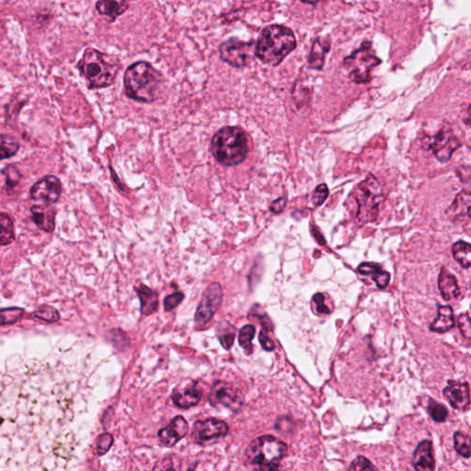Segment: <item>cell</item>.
Masks as SVG:
<instances>
[{
  "mask_svg": "<svg viewBox=\"0 0 471 471\" xmlns=\"http://www.w3.org/2000/svg\"><path fill=\"white\" fill-rule=\"evenodd\" d=\"M412 465L416 470H435V461L433 458V446L430 441H423L418 445L412 456Z\"/></svg>",
  "mask_w": 471,
  "mask_h": 471,
  "instance_id": "cell-18",
  "label": "cell"
},
{
  "mask_svg": "<svg viewBox=\"0 0 471 471\" xmlns=\"http://www.w3.org/2000/svg\"><path fill=\"white\" fill-rule=\"evenodd\" d=\"M381 64V60L373 50L371 43L364 42L357 50L344 59L343 65L349 77L355 83H367L371 79L372 71Z\"/></svg>",
  "mask_w": 471,
  "mask_h": 471,
  "instance_id": "cell-7",
  "label": "cell"
},
{
  "mask_svg": "<svg viewBox=\"0 0 471 471\" xmlns=\"http://www.w3.org/2000/svg\"><path fill=\"white\" fill-rule=\"evenodd\" d=\"M189 425L183 416H177L168 426L160 430L157 435L165 447H171L187 435Z\"/></svg>",
  "mask_w": 471,
  "mask_h": 471,
  "instance_id": "cell-15",
  "label": "cell"
},
{
  "mask_svg": "<svg viewBox=\"0 0 471 471\" xmlns=\"http://www.w3.org/2000/svg\"><path fill=\"white\" fill-rule=\"evenodd\" d=\"M359 274L369 277L376 284L378 288L384 289L389 286L390 275L384 271L380 266L375 263H364L358 266Z\"/></svg>",
  "mask_w": 471,
  "mask_h": 471,
  "instance_id": "cell-23",
  "label": "cell"
},
{
  "mask_svg": "<svg viewBox=\"0 0 471 471\" xmlns=\"http://www.w3.org/2000/svg\"><path fill=\"white\" fill-rule=\"evenodd\" d=\"M114 444L113 435L110 433H103L97 439L96 454L98 456L105 455L110 450Z\"/></svg>",
  "mask_w": 471,
  "mask_h": 471,
  "instance_id": "cell-35",
  "label": "cell"
},
{
  "mask_svg": "<svg viewBox=\"0 0 471 471\" xmlns=\"http://www.w3.org/2000/svg\"><path fill=\"white\" fill-rule=\"evenodd\" d=\"M295 47L297 39L291 29L283 25H270L261 31L255 45V56L263 64L277 67Z\"/></svg>",
  "mask_w": 471,
  "mask_h": 471,
  "instance_id": "cell-1",
  "label": "cell"
},
{
  "mask_svg": "<svg viewBox=\"0 0 471 471\" xmlns=\"http://www.w3.org/2000/svg\"><path fill=\"white\" fill-rule=\"evenodd\" d=\"M470 205L471 198L470 192L469 191L461 192L458 194L454 201L453 205L448 209L449 210L450 217L455 218L456 221H469L471 217L470 215Z\"/></svg>",
  "mask_w": 471,
  "mask_h": 471,
  "instance_id": "cell-22",
  "label": "cell"
},
{
  "mask_svg": "<svg viewBox=\"0 0 471 471\" xmlns=\"http://www.w3.org/2000/svg\"><path fill=\"white\" fill-rule=\"evenodd\" d=\"M349 470H375L376 468L373 466L371 462L363 456H358L355 461L352 462Z\"/></svg>",
  "mask_w": 471,
  "mask_h": 471,
  "instance_id": "cell-40",
  "label": "cell"
},
{
  "mask_svg": "<svg viewBox=\"0 0 471 471\" xmlns=\"http://www.w3.org/2000/svg\"><path fill=\"white\" fill-rule=\"evenodd\" d=\"M162 82L160 72L145 61L134 63L123 77L126 95L132 100L146 103L157 99Z\"/></svg>",
  "mask_w": 471,
  "mask_h": 471,
  "instance_id": "cell-3",
  "label": "cell"
},
{
  "mask_svg": "<svg viewBox=\"0 0 471 471\" xmlns=\"http://www.w3.org/2000/svg\"><path fill=\"white\" fill-rule=\"evenodd\" d=\"M453 257L463 268L469 269L471 263V247L465 241H458L454 244Z\"/></svg>",
  "mask_w": 471,
  "mask_h": 471,
  "instance_id": "cell-28",
  "label": "cell"
},
{
  "mask_svg": "<svg viewBox=\"0 0 471 471\" xmlns=\"http://www.w3.org/2000/svg\"><path fill=\"white\" fill-rule=\"evenodd\" d=\"M287 453V446L272 435L260 436L246 450L247 464L260 470H275Z\"/></svg>",
  "mask_w": 471,
  "mask_h": 471,
  "instance_id": "cell-5",
  "label": "cell"
},
{
  "mask_svg": "<svg viewBox=\"0 0 471 471\" xmlns=\"http://www.w3.org/2000/svg\"><path fill=\"white\" fill-rule=\"evenodd\" d=\"M25 312L22 307H7L0 309V326L11 325L22 318Z\"/></svg>",
  "mask_w": 471,
  "mask_h": 471,
  "instance_id": "cell-30",
  "label": "cell"
},
{
  "mask_svg": "<svg viewBox=\"0 0 471 471\" xmlns=\"http://www.w3.org/2000/svg\"><path fill=\"white\" fill-rule=\"evenodd\" d=\"M428 412L436 423H444L448 417L447 408L433 400H430Z\"/></svg>",
  "mask_w": 471,
  "mask_h": 471,
  "instance_id": "cell-34",
  "label": "cell"
},
{
  "mask_svg": "<svg viewBox=\"0 0 471 471\" xmlns=\"http://www.w3.org/2000/svg\"><path fill=\"white\" fill-rule=\"evenodd\" d=\"M19 140L8 134H0V160L10 159L18 153Z\"/></svg>",
  "mask_w": 471,
  "mask_h": 471,
  "instance_id": "cell-27",
  "label": "cell"
},
{
  "mask_svg": "<svg viewBox=\"0 0 471 471\" xmlns=\"http://www.w3.org/2000/svg\"><path fill=\"white\" fill-rule=\"evenodd\" d=\"M31 318L45 321L47 323H57L60 320L59 312L54 307L47 305L39 307L36 311L31 313Z\"/></svg>",
  "mask_w": 471,
  "mask_h": 471,
  "instance_id": "cell-29",
  "label": "cell"
},
{
  "mask_svg": "<svg viewBox=\"0 0 471 471\" xmlns=\"http://www.w3.org/2000/svg\"><path fill=\"white\" fill-rule=\"evenodd\" d=\"M209 402L213 407H223L237 410L243 403V396L241 395L240 390L235 389L234 385L218 380L213 384L209 394Z\"/></svg>",
  "mask_w": 471,
  "mask_h": 471,
  "instance_id": "cell-11",
  "label": "cell"
},
{
  "mask_svg": "<svg viewBox=\"0 0 471 471\" xmlns=\"http://www.w3.org/2000/svg\"><path fill=\"white\" fill-rule=\"evenodd\" d=\"M221 59L235 68H242L251 64L255 56L254 42H243L231 38L224 42L219 47Z\"/></svg>",
  "mask_w": 471,
  "mask_h": 471,
  "instance_id": "cell-8",
  "label": "cell"
},
{
  "mask_svg": "<svg viewBox=\"0 0 471 471\" xmlns=\"http://www.w3.org/2000/svg\"><path fill=\"white\" fill-rule=\"evenodd\" d=\"M455 326V318L452 307L442 306L439 307L438 318L430 325V330L435 332H447Z\"/></svg>",
  "mask_w": 471,
  "mask_h": 471,
  "instance_id": "cell-24",
  "label": "cell"
},
{
  "mask_svg": "<svg viewBox=\"0 0 471 471\" xmlns=\"http://www.w3.org/2000/svg\"><path fill=\"white\" fill-rule=\"evenodd\" d=\"M330 48L329 39L323 37L316 39L309 56V68L311 70H321L324 65L325 56L329 53Z\"/></svg>",
  "mask_w": 471,
  "mask_h": 471,
  "instance_id": "cell-20",
  "label": "cell"
},
{
  "mask_svg": "<svg viewBox=\"0 0 471 471\" xmlns=\"http://www.w3.org/2000/svg\"><path fill=\"white\" fill-rule=\"evenodd\" d=\"M454 447L456 452L463 458H469L471 454V440L469 435L461 432H456L454 435Z\"/></svg>",
  "mask_w": 471,
  "mask_h": 471,
  "instance_id": "cell-31",
  "label": "cell"
},
{
  "mask_svg": "<svg viewBox=\"0 0 471 471\" xmlns=\"http://www.w3.org/2000/svg\"><path fill=\"white\" fill-rule=\"evenodd\" d=\"M183 298H185V295L180 292L168 295L164 300V309L166 311H171L175 307L179 306Z\"/></svg>",
  "mask_w": 471,
  "mask_h": 471,
  "instance_id": "cell-39",
  "label": "cell"
},
{
  "mask_svg": "<svg viewBox=\"0 0 471 471\" xmlns=\"http://www.w3.org/2000/svg\"><path fill=\"white\" fill-rule=\"evenodd\" d=\"M139 294L140 302H141L142 314L148 316L157 311L159 307V295L157 292L148 288L146 286H142L136 288Z\"/></svg>",
  "mask_w": 471,
  "mask_h": 471,
  "instance_id": "cell-25",
  "label": "cell"
},
{
  "mask_svg": "<svg viewBox=\"0 0 471 471\" xmlns=\"http://www.w3.org/2000/svg\"><path fill=\"white\" fill-rule=\"evenodd\" d=\"M201 398H202V392L195 382H192L187 386L175 390L172 394L173 403L182 409H188V408L195 406L201 401Z\"/></svg>",
  "mask_w": 471,
  "mask_h": 471,
  "instance_id": "cell-17",
  "label": "cell"
},
{
  "mask_svg": "<svg viewBox=\"0 0 471 471\" xmlns=\"http://www.w3.org/2000/svg\"><path fill=\"white\" fill-rule=\"evenodd\" d=\"M223 300L222 287L220 284H210L203 292L202 300L195 313V326L202 329L214 317Z\"/></svg>",
  "mask_w": 471,
  "mask_h": 471,
  "instance_id": "cell-9",
  "label": "cell"
},
{
  "mask_svg": "<svg viewBox=\"0 0 471 471\" xmlns=\"http://www.w3.org/2000/svg\"><path fill=\"white\" fill-rule=\"evenodd\" d=\"M353 200L355 201V218L360 225L372 222L377 218L379 206L383 201V190L372 175L363 180L353 192Z\"/></svg>",
  "mask_w": 471,
  "mask_h": 471,
  "instance_id": "cell-6",
  "label": "cell"
},
{
  "mask_svg": "<svg viewBox=\"0 0 471 471\" xmlns=\"http://www.w3.org/2000/svg\"><path fill=\"white\" fill-rule=\"evenodd\" d=\"M132 0H99L96 3V10L100 15L114 22L128 10L129 3Z\"/></svg>",
  "mask_w": 471,
  "mask_h": 471,
  "instance_id": "cell-19",
  "label": "cell"
},
{
  "mask_svg": "<svg viewBox=\"0 0 471 471\" xmlns=\"http://www.w3.org/2000/svg\"><path fill=\"white\" fill-rule=\"evenodd\" d=\"M229 432V425L217 419L198 421L192 428V438L195 443H205L213 439L222 438Z\"/></svg>",
  "mask_w": 471,
  "mask_h": 471,
  "instance_id": "cell-13",
  "label": "cell"
},
{
  "mask_svg": "<svg viewBox=\"0 0 471 471\" xmlns=\"http://www.w3.org/2000/svg\"><path fill=\"white\" fill-rule=\"evenodd\" d=\"M249 150V139L242 128L226 126L213 137L211 152L221 165L235 166L245 160Z\"/></svg>",
  "mask_w": 471,
  "mask_h": 471,
  "instance_id": "cell-4",
  "label": "cell"
},
{
  "mask_svg": "<svg viewBox=\"0 0 471 471\" xmlns=\"http://www.w3.org/2000/svg\"><path fill=\"white\" fill-rule=\"evenodd\" d=\"M312 304L314 306L316 312L321 315H329L332 309L327 305L325 295L318 293L312 298Z\"/></svg>",
  "mask_w": 471,
  "mask_h": 471,
  "instance_id": "cell-36",
  "label": "cell"
},
{
  "mask_svg": "<svg viewBox=\"0 0 471 471\" xmlns=\"http://www.w3.org/2000/svg\"><path fill=\"white\" fill-rule=\"evenodd\" d=\"M51 205L47 203L45 205L33 206L31 208L33 222L47 233H53L56 229V210Z\"/></svg>",
  "mask_w": 471,
  "mask_h": 471,
  "instance_id": "cell-16",
  "label": "cell"
},
{
  "mask_svg": "<svg viewBox=\"0 0 471 471\" xmlns=\"http://www.w3.org/2000/svg\"><path fill=\"white\" fill-rule=\"evenodd\" d=\"M255 336V327L254 325H246L240 330V335H238V343L242 347L244 351L248 355H251L254 351L252 347V339Z\"/></svg>",
  "mask_w": 471,
  "mask_h": 471,
  "instance_id": "cell-32",
  "label": "cell"
},
{
  "mask_svg": "<svg viewBox=\"0 0 471 471\" xmlns=\"http://www.w3.org/2000/svg\"><path fill=\"white\" fill-rule=\"evenodd\" d=\"M62 194L61 180L54 175H47L31 188L30 195L34 201H44L47 203L59 202Z\"/></svg>",
  "mask_w": 471,
  "mask_h": 471,
  "instance_id": "cell-12",
  "label": "cell"
},
{
  "mask_svg": "<svg viewBox=\"0 0 471 471\" xmlns=\"http://www.w3.org/2000/svg\"><path fill=\"white\" fill-rule=\"evenodd\" d=\"M443 394L454 409L464 412L470 409V387L466 382L448 381V386L444 389Z\"/></svg>",
  "mask_w": 471,
  "mask_h": 471,
  "instance_id": "cell-14",
  "label": "cell"
},
{
  "mask_svg": "<svg viewBox=\"0 0 471 471\" xmlns=\"http://www.w3.org/2000/svg\"><path fill=\"white\" fill-rule=\"evenodd\" d=\"M458 328L461 330L462 335L467 340H470V318L469 312L464 313L458 317Z\"/></svg>",
  "mask_w": 471,
  "mask_h": 471,
  "instance_id": "cell-38",
  "label": "cell"
},
{
  "mask_svg": "<svg viewBox=\"0 0 471 471\" xmlns=\"http://www.w3.org/2000/svg\"><path fill=\"white\" fill-rule=\"evenodd\" d=\"M438 287L445 300H456L461 295L458 281L446 268L442 269L439 275Z\"/></svg>",
  "mask_w": 471,
  "mask_h": 471,
  "instance_id": "cell-21",
  "label": "cell"
},
{
  "mask_svg": "<svg viewBox=\"0 0 471 471\" xmlns=\"http://www.w3.org/2000/svg\"><path fill=\"white\" fill-rule=\"evenodd\" d=\"M5 176L6 186L8 189H14L22 180V175L17 167L10 164L2 171Z\"/></svg>",
  "mask_w": 471,
  "mask_h": 471,
  "instance_id": "cell-33",
  "label": "cell"
},
{
  "mask_svg": "<svg viewBox=\"0 0 471 471\" xmlns=\"http://www.w3.org/2000/svg\"><path fill=\"white\" fill-rule=\"evenodd\" d=\"M300 1L306 3V4L316 5L318 4V2L321 1V0H300Z\"/></svg>",
  "mask_w": 471,
  "mask_h": 471,
  "instance_id": "cell-44",
  "label": "cell"
},
{
  "mask_svg": "<svg viewBox=\"0 0 471 471\" xmlns=\"http://www.w3.org/2000/svg\"><path fill=\"white\" fill-rule=\"evenodd\" d=\"M234 340V332L226 333V334L221 335L219 337L220 343L226 350H229L231 348V346H233Z\"/></svg>",
  "mask_w": 471,
  "mask_h": 471,
  "instance_id": "cell-42",
  "label": "cell"
},
{
  "mask_svg": "<svg viewBox=\"0 0 471 471\" xmlns=\"http://www.w3.org/2000/svg\"><path fill=\"white\" fill-rule=\"evenodd\" d=\"M286 206V198H279V199L275 200V202H272L271 205V211L275 213V214H278V213L282 212L284 208Z\"/></svg>",
  "mask_w": 471,
  "mask_h": 471,
  "instance_id": "cell-43",
  "label": "cell"
},
{
  "mask_svg": "<svg viewBox=\"0 0 471 471\" xmlns=\"http://www.w3.org/2000/svg\"><path fill=\"white\" fill-rule=\"evenodd\" d=\"M424 146L433 152L439 162H447L454 152L461 148V143L450 128H442L435 136L426 137Z\"/></svg>",
  "mask_w": 471,
  "mask_h": 471,
  "instance_id": "cell-10",
  "label": "cell"
},
{
  "mask_svg": "<svg viewBox=\"0 0 471 471\" xmlns=\"http://www.w3.org/2000/svg\"><path fill=\"white\" fill-rule=\"evenodd\" d=\"M259 341L263 348L265 351L272 352L274 351L275 346L274 341H272V339L269 337L267 334V332L264 330H261L259 335Z\"/></svg>",
  "mask_w": 471,
  "mask_h": 471,
  "instance_id": "cell-41",
  "label": "cell"
},
{
  "mask_svg": "<svg viewBox=\"0 0 471 471\" xmlns=\"http://www.w3.org/2000/svg\"><path fill=\"white\" fill-rule=\"evenodd\" d=\"M15 238V226L13 218L8 213L0 212V245H10Z\"/></svg>",
  "mask_w": 471,
  "mask_h": 471,
  "instance_id": "cell-26",
  "label": "cell"
},
{
  "mask_svg": "<svg viewBox=\"0 0 471 471\" xmlns=\"http://www.w3.org/2000/svg\"><path fill=\"white\" fill-rule=\"evenodd\" d=\"M329 195V189L326 185H318L313 192L312 200L315 206H320L325 202Z\"/></svg>",
  "mask_w": 471,
  "mask_h": 471,
  "instance_id": "cell-37",
  "label": "cell"
},
{
  "mask_svg": "<svg viewBox=\"0 0 471 471\" xmlns=\"http://www.w3.org/2000/svg\"><path fill=\"white\" fill-rule=\"evenodd\" d=\"M77 68L88 82V88L98 90L114 84L120 70V64L108 54L94 48H87Z\"/></svg>",
  "mask_w": 471,
  "mask_h": 471,
  "instance_id": "cell-2",
  "label": "cell"
}]
</instances>
